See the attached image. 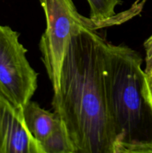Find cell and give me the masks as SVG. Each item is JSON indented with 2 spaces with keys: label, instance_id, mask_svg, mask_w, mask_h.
I'll return each mask as SVG.
<instances>
[{
  "label": "cell",
  "instance_id": "cell-2",
  "mask_svg": "<svg viewBox=\"0 0 152 153\" xmlns=\"http://www.w3.org/2000/svg\"><path fill=\"white\" fill-rule=\"evenodd\" d=\"M142 64L135 50L108 42L106 88L116 153H152V103Z\"/></svg>",
  "mask_w": 152,
  "mask_h": 153
},
{
  "label": "cell",
  "instance_id": "cell-8",
  "mask_svg": "<svg viewBox=\"0 0 152 153\" xmlns=\"http://www.w3.org/2000/svg\"><path fill=\"white\" fill-rule=\"evenodd\" d=\"M40 144L43 153H75L65 125L58 117L54 129Z\"/></svg>",
  "mask_w": 152,
  "mask_h": 153
},
{
  "label": "cell",
  "instance_id": "cell-3",
  "mask_svg": "<svg viewBox=\"0 0 152 153\" xmlns=\"http://www.w3.org/2000/svg\"><path fill=\"white\" fill-rule=\"evenodd\" d=\"M46 27L40 41L41 59L51 81L54 94L60 88V79L69 42L82 30L96 31L119 24L116 21L96 22L77 11L72 0H39Z\"/></svg>",
  "mask_w": 152,
  "mask_h": 153
},
{
  "label": "cell",
  "instance_id": "cell-5",
  "mask_svg": "<svg viewBox=\"0 0 152 153\" xmlns=\"http://www.w3.org/2000/svg\"><path fill=\"white\" fill-rule=\"evenodd\" d=\"M0 153H43L27 128L22 108L0 91Z\"/></svg>",
  "mask_w": 152,
  "mask_h": 153
},
{
  "label": "cell",
  "instance_id": "cell-7",
  "mask_svg": "<svg viewBox=\"0 0 152 153\" xmlns=\"http://www.w3.org/2000/svg\"><path fill=\"white\" fill-rule=\"evenodd\" d=\"M90 7L89 17L96 22L116 21L119 23L128 20L139 14L146 0H137L131 9L116 14L115 7L122 3L121 0H86Z\"/></svg>",
  "mask_w": 152,
  "mask_h": 153
},
{
  "label": "cell",
  "instance_id": "cell-4",
  "mask_svg": "<svg viewBox=\"0 0 152 153\" xmlns=\"http://www.w3.org/2000/svg\"><path fill=\"white\" fill-rule=\"evenodd\" d=\"M19 37V33L0 24V91L22 108L36 92L38 73L27 60V49Z\"/></svg>",
  "mask_w": 152,
  "mask_h": 153
},
{
  "label": "cell",
  "instance_id": "cell-9",
  "mask_svg": "<svg viewBox=\"0 0 152 153\" xmlns=\"http://www.w3.org/2000/svg\"><path fill=\"white\" fill-rule=\"evenodd\" d=\"M144 49L145 52V76L152 74V34L144 42Z\"/></svg>",
  "mask_w": 152,
  "mask_h": 153
},
{
  "label": "cell",
  "instance_id": "cell-1",
  "mask_svg": "<svg viewBox=\"0 0 152 153\" xmlns=\"http://www.w3.org/2000/svg\"><path fill=\"white\" fill-rule=\"evenodd\" d=\"M107 44L96 31L82 30L71 37L63 61L52 105L75 153H116L106 88Z\"/></svg>",
  "mask_w": 152,
  "mask_h": 153
},
{
  "label": "cell",
  "instance_id": "cell-6",
  "mask_svg": "<svg viewBox=\"0 0 152 153\" xmlns=\"http://www.w3.org/2000/svg\"><path fill=\"white\" fill-rule=\"evenodd\" d=\"M22 114L27 128L39 143L49 135L58 120L55 112L42 108L36 102L31 100L22 107Z\"/></svg>",
  "mask_w": 152,
  "mask_h": 153
},
{
  "label": "cell",
  "instance_id": "cell-10",
  "mask_svg": "<svg viewBox=\"0 0 152 153\" xmlns=\"http://www.w3.org/2000/svg\"><path fill=\"white\" fill-rule=\"evenodd\" d=\"M145 77L146 82H147L148 90L149 97H150V100L152 103V74H151L150 76H145Z\"/></svg>",
  "mask_w": 152,
  "mask_h": 153
}]
</instances>
